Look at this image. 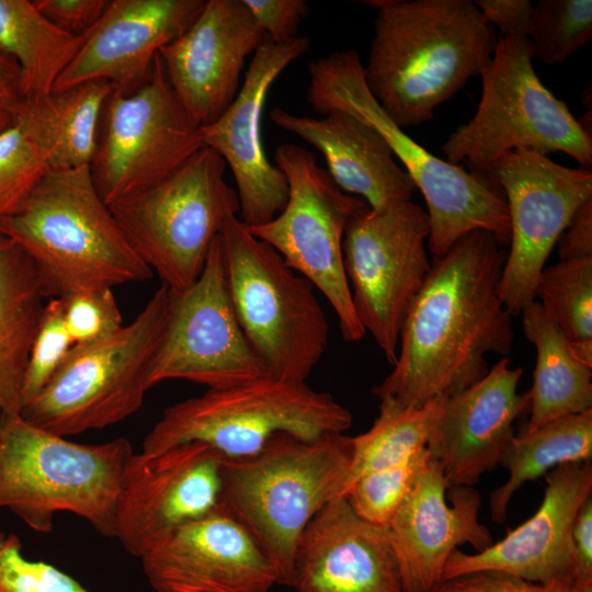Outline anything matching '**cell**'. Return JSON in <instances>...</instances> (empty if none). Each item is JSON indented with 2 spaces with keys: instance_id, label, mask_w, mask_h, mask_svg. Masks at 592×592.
<instances>
[{
  "instance_id": "1",
  "label": "cell",
  "mask_w": 592,
  "mask_h": 592,
  "mask_svg": "<svg viewBox=\"0 0 592 592\" xmlns=\"http://www.w3.org/2000/svg\"><path fill=\"white\" fill-rule=\"evenodd\" d=\"M503 248L474 230L434 258L402 325L394 368L372 389L378 400L422 407L480 380L488 354L508 357L514 334L499 295Z\"/></svg>"
},
{
  "instance_id": "2",
  "label": "cell",
  "mask_w": 592,
  "mask_h": 592,
  "mask_svg": "<svg viewBox=\"0 0 592 592\" xmlns=\"http://www.w3.org/2000/svg\"><path fill=\"white\" fill-rule=\"evenodd\" d=\"M376 10L366 86L400 128L434 117L473 78L480 76L498 36L470 0H371Z\"/></svg>"
},
{
  "instance_id": "3",
  "label": "cell",
  "mask_w": 592,
  "mask_h": 592,
  "mask_svg": "<svg viewBox=\"0 0 592 592\" xmlns=\"http://www.w3.org/2000/svg\"><path fill=\"white\" fill-rule=\"evenodd\" d=\"M0 232L30 257L45 297L152 276L99 195L89 166L48 171L13 214L0 218Z\"/></svg>"
},
{
  "instance_id": "4",
  "label": "cell",
  "mask_w": 592,
  "mask_h": 592,
  "mask_svg": "<svg viewBox=\"0 0 592 592\" xmlns=\"http://www.w3.org/2000/svg\"><path fill=\"white\" fill-rule=\"evenodd\" d=\"M352 437L306 440L281 433L257 454L224 458L223 506L250 533L273 565L278 584L292 585L297 542L310 520L343 496Z\"/></svg>"
},
{
  "instance_id": "5",
  "label": "cell",
  "mask_w": 592,
  "mask_h": 592,
  "mask_svg": "<svg viewBox=\"0 0 592 592\" xmlns=\"http://www.w3.org/2000/svg\"><path fill=\"white\" fill-rule=\"evenodd\" d=\"M308 71L306 101L312 110L320 115L343 111L369 124L422 192L430 225L426 247L434 258L474 230L488 231L502 247L509 246L511 227L503 194L463 167L432 155L397 126L368 90L356 50L320 57Z\"/></svg>"
},
{
  "instance_id": "6",
  "label": "cell",
  "mask_w": 592,
  "mask_h": 592,
  "mask_svg": "<svg viewBox=\"0 0 592 592\" xmlns=\"http://www.w3.org/2000/svg\"><path fill=\"white\" fill-rule=\"evenodd\" d=\"M133 454L124 437L81 444L20 413L0 415V509L41 533L52 531L56 513L69 512L114 537L116 503Z\"/></svg>"
},
{
  "instance_id": "7",
  "label": "cell",
  "mask_w": 592,
  "mask_h": 592,
  "mask_svg": "<svg viewBox=\"0 0 592 592\" xmlns=\"http://www.w3.org/2000/svg\"><path fill=\"white\" fill-rule=\"evenodd\" d=\"M533 58L528 38H498L480 73L481 96L475 115L443 145L447 162H464L469 173L488 185L498 159L517 148L543 156L563 152L583 168L592 164L591 133L542 83Z\"/></svg>"
},
{
  "instance_id": "8",
  "label": "cell",
  "mask_w": 592,
  "mask_h": 592,
  "mask_svg": "<svg viewBox=\"0 0 592 592\" xmlns=\"http://www.w3.org/2000/svg\"><path fill=\"white\" fill-rule=\"evenodd\" d=\"M218 237L231 303L251 348L271 377L306 382L329 337L314 285L237 215Z\"/></svg>"
},
{
  "instance_id": "9",
  "label": "cell",
  "mask_w": 592,
  "mask_h": 592,
  "mask_svg": "<svg viewBox=\"0 0 592 592\" xmlns=\"http://www.w3.org/2000/svg\"><path fill=\"white\" fill-rule=\"evenodd\" d=\"M352 420L351 412L330 394L315 390L306 382L266 376L207 389L168 407L146 435L141 453L198 442L225 458H242L259 453L276 434L314 440L343 433Z\"/></svg>"
},
{
  "instance_id": "10",
  "label": "cell",
  "mask_w": 592,
  "mask_h": 592,
  "mask_svg": "<svg viewBox=\"0 0 592 592\" xmlns=\"http://www.w3.org/2000/svg\"><path fill=\"white\" fill-rule=\"evenodd\" d=\"M170 288L162 284L137 317L113 334L73 345L21 417L60 436L100 430L139 410L148 374L162 338Z\"/></svg>"
},
{
  "instance_id": "11",
  "label": "cell",
  "mask_w": 592,
  "mask_h": 592,
  "mask_svg": "<svg viewBox=\"0 0 592 592\" xmlns=\"http://www.w3.org/2000/svg\"><path fill=\"white\" fill-rule=\"evenodd\" d=\"M226 167L203 146L158 184L109 206L133 250L173 291L197 280L213 240L239 213Z\"/></svg>"
},
{
  "instance_id": "12",
  "label": "cell",
  "mask_w": 592,
  "mask_h": 592,
  "mask_svg": "<svg viewBox=\"0 0 592 592\" xmlns=\"http://www.w3.org/2000/svg\"><path fill=\"white\" fill-rule=\"evenodd\" d=\"M274 159L288 184L287 203L267 223L248 227L326 297L337 315L342 338L357 342L366 331L352 301L343 237L349 219L367 204L341 191L315 156L299 145H280Z\"/></svg>"
},
{
  "instance_id": "13",
  "label": "cell",
  "mask_w": 592,
  "mask_h": 592,
  "mask_svg": "<svg viewBox=\"0 0 592 592\" xmlns=\"http://www.w3.org/2000/svg\"><path fill=\"white\" fill-rule=\"evenodd\" d=\"M203 147L200 127L178 99L159 54L149 79L105 100L89 164L107 206L158 184Z\"/></svg>"
},
{
  "instance_id": "14",
  "label": "cell",
  "mask_w": 592,
  "mask_h": 592,
  "mask_svg": "<svg viewBox=\"0 0 592 592\" xmlns=\"http://www.w3.org/2000/svg\"><path fill=\"white\" fill-rule=\"evenodd\" d=\"M429 218L411 201L368 206L348 221L343 260L355 314L390 364L406 316L431 269Z\"/></svg>"
},
{
  "instance_id": "15",
  "label": "cell",
  "mask_w": 592,
  "mask_h": 592,
  "mask_svg": "<svg viewBox=\"0 0 592 592\" xmlns=\"http://www.w3.org/2000/svg\"><path fill=\"white\" fill-rule=\"evenodd\" d=\"M266 376L265 365L238 322L217 236L197 280L180 291L170 288L164 331L148 374L149 389L170 379L220 389Z\"/></svg>"
},
{
  "instance_id": "16",
  "label": "cell",
  "mask_w": 592,
  "mask_h": 592,
  "mask_svg": "<svg viewBox=\"0 0 592 592\" xmlns=\"http://www.w3.org/2000/svg\"><path fill=\"white\" fill-rule=\"evenodd\" d=\"M489 185L503 191L511 227L499 295L517 316L535 300L536 282L573 214L592 198V171L517 148L498 159Z\"/></svg>"
},
{
  "instance_id": "17",
  "label": "cell",
  "mask_w": 592,
  "mask_h": 592,
  "mask_svg": "<svg viewBox=\"0 0 592 592\" xmlns=\"http://www.w3.org/2000/svg\"><path fill=\"white\" fill-rule=\"evenodd\" d=\"M224 456L198 442L133 454L122 479L114 537L140 558L177 528L221 504Z\"/></svg>"
},
{
  "instance_id": "18",
  "label": "cell",
  "mask_w": 592,
  "mask_h": 592,
  "mask_svg": "<svg viewBox=\"0 0 592 592\" xmlns=\"http://www.w3.org/2000/svg\"><path fill=\"white\" fill-rule=\"evenodd\" d=\"M309 46L310 39L304 36L284 44L266 39L252 55L231 104L216 121L200 127L203 146L217 152L231 170L240 204L239 218L248 226L267 223L287 203L286 178L263 149L262 111L275 79Z\"/></svg>"
},
{
  "instance_id": "19",
  "label": "cell",
  "mask_w": 592,
  "mask_h": 592,
  "mask_svg": "<svg viewBox=\"0 0 592 592\" xmlns=\"http://www.w3.org/2000/svg\"><path fill=\"white\" fill-rule=\"evenodd\" d=\"M546 483L538 510L504 538L474 554L455 549L446 561L444 581L496 570L561 592L567 590L574 580L573 522L592 492L591 460L549 470Z\"/></svg>"
},
{
  "instance_id": "20",
  "label": "cell",
  "mask_w": 592,
  "mask_h": 592,
  "mask_svg": "<svg viewBox=\"0 0 592 592\" xmlns=\"http://www.w3.org/2000/svg\"><path fill=\"white\" fill-rule=\"evenodd\" d=\"M266 39L242 0H206L192 25L159 50L167 77L197 127L216 121L231 104L247 57Z\"/></svg>"
},
{
  "instance_id": "21",
  "label": "cell",
  "mask_w": 592,
  "mask_h": 592,
  "mask_svg": "<svg viewBox=\"0 0 592 592\" xmlns=\"http://www.w3.org/2000/svg\"><path fill=\"white\" fill-rule=\"evenodd\" d=\"M139 559L156 592H270L278 584L269 558L223 504Z\"/></svg>"
},
{
  "instance_id": "22",
  "label": "cell",
  "mask_w": 592,
  "mask_h": 592,
  "mask_svg": "<svg viewBox=\"0 0 592 592\" xmlns=\"http://www.w3.org/2000/svg\"><path fill=\"white\" fill-rule=\"evenodd\" d=\"M479 508L473 486L448 487L442 466L429 460L386 526L402 592H433L458 546L469 544L478 553L494 543L478 520Z\"/></svg>"
},
{
  "instance_id": "23",
  "label": "cell",
  "mask_w": 592,
  "mask_h": 592,
  "mask_svg": "<svg viewBox=\"0 0 592 592\" xmlns=\"http://www.w3.org/2000/svg\"><path fill=\"white\" fill-rule=\"evenodd\" d=\"M205 4L206 0H109L53 91L98 80L124 92L135 90L149 79L159 50L182 35Z\"/></svg>"
},
{
  "instance_id": "24",
  "label": "cell",
  "mask_w": 592,
  "mask_h": 592,
  "mask_svg": "<svg viewBox=\"0 0 592 592\" xmlns=\"http://www.w3.org/2000/svg\"><path fill=\"white\" fill-rule=\"evenodd\" d=\"M522 374L502 357L480 380L445 397L426 449L448 487L473 486L501 465L513 423L531 406L530 390L517 391Z\"/></svg>"
},
{
  "instance_id": "25",
  "label": "cell",
  "mask_w": 592,
  "mask_h": 592,
  "mask_svg": "<svg viewBox=\"0 0 592 592\" xmlns=\"http://www.w3.org/2000/svg\"><path fill=\"white\" fill-rule=\"evenodd\" d=\"M295 592H402L386 527L360 517L341 496L307 524L295 549Z\"/></svg>"
},
{
  "instance_id": "26",
  "label": "cell",
  "mask_w": 592,
  "mask_h": 592,
  "mask_svg": "<svg viewBox=\"0 0 592 592\" xmlns=\"http://www.w3.org/2000/svg\"><path fill=\"white\" fill-rule=\"evenodd\" d=\"M270 116L280 128L320 151L335 185L357 195L372 210L411 201L417 189L412 179L369 124L337 110L315 118L275 107Z\"/></svg>"
},
{
  "instance_id": "27",
  "label": "cell",
  "mask_w": 592,
  "mask_h": 592,
  "mask_svg": "<svg viewBox=\"0 0 592 592\" xmlns=\"http://www.w3.org/2000/svg\"><path fill=\"white\" fill-rule=\"evenodd\" d=\"M112 89L109 82L98 80L23 99L13 107L12 117L38 146L50 170L89 166Z\"/></svg>"
},
{
  "instance_id": "28",
  "label": "cell",
  "mask_w": 592,
  "mask_h": 592,
  "mask_svg": "<svg viewBox=\"0 0 592 592\" xmlns=\"http://www.w3.org/2000/svg\"><path fill=\"white\" fill-rule=\"evenodd\" d=\"M44 298L32 260L0 232V415L20 413L24 375Z\"/></svg>"
},
{
  "instance_id": "29",
  "label": "cell",
  "mask_w": 592,
  "mask_h": 592,
  "mask_svg": "<svg viewBox=\"0 0 592 592\" xmlns=\"http://www.w3.org/2000/svg\"><path fill=\"white\" fill-rule=\"evenodd\" d=\"M521 315L524 335L536 350L531 413L524 430L531 432L558 418L591 410L592 367L576 356L571 343L538 300L530 303Z\"/></svg>"
},
{
  "instance_id": "30",
  "label": "cell",
  "mask_w": 592,
  "mask_h": 592,
  "mask_svg": "<svg viewBox=\"0 0 592 592\" xmlns=\"http://www.w3.org/2000/svg\"><path fill=\"white\" fill-rule=\"evenodd\" d=\"M82 42L83 35L57 27L33 1L0 0V49L20 67L23 99L53 92Z\"/></svg>"
},
{
  "instance_id": "31",
  "label": "cell",
  "mask_w": 592,
  "mask_h": 592,
  "mask_svg": "<svg viewBox=\"0 0 592 592\" xmlns=\"http://www.w3.org/2000/svg\"><path fill=\"white\" fill-rule=\"evenodd\" d=\"M592 409L553 420L534 431L524 429L514 435L504 452L501 465L510 475L489 497L491 519H506L513 494L527 481L570 463L591 460Z\"/></svg>"
},
{
  "instance_id": "32",
  "label": "cell",
  "mask_w": 592,
  "mask_h": 592,
  "mask_svg": "<svg viewBox=\"0 0 592 592\" xmlns=\"http://www.w3.org/2000/svg\"><path fill=\"white\" fill-rule=\"evenodd\" d=\"M446 396L418 408L379 400V414L371 429L352 437V458L343 494L361 476L401 464L425 449Z\"/></svg>"
},
{
  "instance_id": "33",
  "label": "cell",
  "mask_w": 592,
  "mask_h": 592,
  "mask_svg": "<svg viewBox=\"0 0 592 592\" xmlns=\"http://www.w3.org/2000/svg\"><path fill=\"white\" fill-rule=\"evenodd\" d=\"M571 343L576 356L592 367V257L559 261L544 269L535 298Z\"/></svg>"
},
{
  "instance_id": "34",
  "label": "cell",
  "mask_w": 592,
  "mask_h": 592,
  "mask_svg": "<svg viewBox=\"0 0 592 592\" xmlns=\"http://www.w3.org/2000/svg\"><path fill=\"white\" fill-rule=\"evenodd\" d=\"M591 37V0H539L534 4L527 38L534 57L542 62H565Z\"/></svg>"
},
{
  "instance_id": "35",
  "label": "cell",
  "mask_w": 592,
  "mask_h": 592,
  "mask_svg": "<svg viewBox=\"0 0 592 592\" xmlns=\"http://www.w3.org/2000/svg\"><path fill=\"white\" fill-rule=\"evenodd\" d=\"M430 459L425 448L401 464L363 475L343 497L360 517L386 527Z\"/></svg>"
},
{
  "instance_id": "36",
  "label": "cell",
  "mask_w": 592,
  "mask_h": 592,
  "mask_svg": "<svg viewBox=\"0 0 592 592\" xmlns=\"http://www.w3.org/2000/svg\"><path fill=\"white\" fill-rule=\"evenodd\" d=\"M48 171L38 146L12 117L0 132V218L13 214Z\"/></svg>"
},
{
  "instance_id": "37",
  "label": "cell",
  "mask_w": 592,
  "mask_h": 592,
  "mask_svg": "<svg viewBox=\"0 0 592 592\" xmlns=\"http://www.w3.org/2000/svg\"><path fill=\"white\" fill-rule=\"evenodd\" d=\"M72 346L65 323L64 300L50 298L44 306L31 349L21 391V408L44 388L66 361Z\"/></svg>"
},
{
  "instance_id": "38",
  "label": "cell",
  "mask_w": 592,
  "mask_h": 592,
  "mask_svg": "<svg viewBox=\"0 0 592 592\" xmlns=\"http://www.w3.org/2000/svg\"><path fill=\"white\" fill-rule=\"evenodd\" d=\"M0 592H88L60 569L27 559L20 538L0 533Z\"/></svg>"
},
{
  "instance_id": "39",
  "label": "cell",
  "mask_w": 592,
  "mask_h": 592,
  "mask_svg": "<svg viewBox=\"0 0 592 592\" xmlns=\"http://www.w3.org/2000/svg\"><path fill=\"white\" fill-rule=\"evenodd\" d=\"M62 300L65 323L73 345L100 341L123 327L112 288L80 291Z\"/></svg>"
},
{
  "instance_id": "40",
  "label": "cell",
  "mask_w": 592,
  "mask_h": 592,
  "mask_svg": "<svg viewBox=\"0 0 592 592\" xmlns=\"http://www.w3.org/2000/svg\"><path fill=\"white\" fill-rule=\"evenodd\" d=\"M257 25L275 44L298 36V27L310 9L305 0H242Z\"/></svg>"
},
{
  "instance_id": "41",
  "label": "cell",
  "mask_w": 592,
  "mask_h": 592,
  "mask_svg": "<svg viewBox=\"0 0 592 592\" xmlns=\"http://www.w3.org/2000/svg\"><path fill=\"white\" fill-rule=\"evenodd\" d=\"M36 8L57 27L83 35L101 18L109 0H34Z\"/></svg>"
},
{
  "instance_id": "42",
  "label": "cell",
  "mask_w": 592,
  "mask_h": 592,
  "mask_svg": "<svg viewBox=\"0 0 592 592\" xmlns=\"http://www.w3.org/2000/svg\"><path fill=\"white\" fill-rule=\"evenodd\" d=\"M433 592H561L513 574L486 570L443 581Z\"/></svg>"
},
{
  "instance_id": "43",
  "label": "cell",
  "mask_w": 592,
  "mask_h": 592,
  "mask_svg": "<svg viewBox=\"0 0 592 592\" xmlns=\"http://www.w3.org/2000/svg\"><path fill=\"white\" fill-rule=\"evenodd\" d=\"M486 20L505 38H527L534 4L528 0H476Z\"/></svg>"
},
{
  "instance_id": "44",
  "label": "cell",
  "mask_w": 592,
  "mask_h": 592,
  "mask_svg": "<svg viewBox=\"0 0 592 592\" xmlns=\"http://www.w3.org/2000/svg\"><path fill=\"white\" fill-rule=\"evenodd\" d=\"M557 243L560 261L592 257V198L577 209Z\"/></svg>"
},
{
  "instance_id": "45",
  "label": "cell",
  "mask_w": 592,
  "mask_h": 592,
  "mask_svg": "<svg viewBox=\"0 0 592 592\" xmlns=\"http://www.w3.org/2000/svg\"><path fill=\"white\" fill-rule=\"evenodd\" d=\"M573 582L592 581V496L580 506L572 526Z\"/></svg>"
},
{
  "instance_id": "46",
  "label": "cell",
  "mask_w": 592,
  "mask_h": 592,
  "mask_svg": "<svg viewBox=\"0 0 592 592\" xmlns=\"http://www.w3.org/2000/svg\"><path fill=\"white\" fill-rule=\"evenodd\" d=\"M23 100L21 71L18 62L0 49V106L12 112Z\"/></svg>"
},
{
  "instance_id": "47",
  "label": "cell",
  "mask_w": 592,
  "mask_h": 592,
  "mask_svg": "<svg viewBox=\"0 0 592 592\" xmlns=\"http://www.w3.org/2000/svg\"><path fill=\"white\" fill-rule=\"evenodd\" d=\"M563 592H592V581L591 582H573Z\"/></svg>"
},
{
  "instance_id": "48",
  "label": "cell",
  "mask_w": 592,
  "mask_h": 592,
  "mask_svg": "<svg viewBox=\"0 0 592 592\" xmlns=\"http://www.w3.org/2000/svg\"><path fill=\"white\" fill-rule=\"evenodd\" d=\"M12 121V112L0 106V132L4 129Z\"/></svg>"
}]
</instances>
